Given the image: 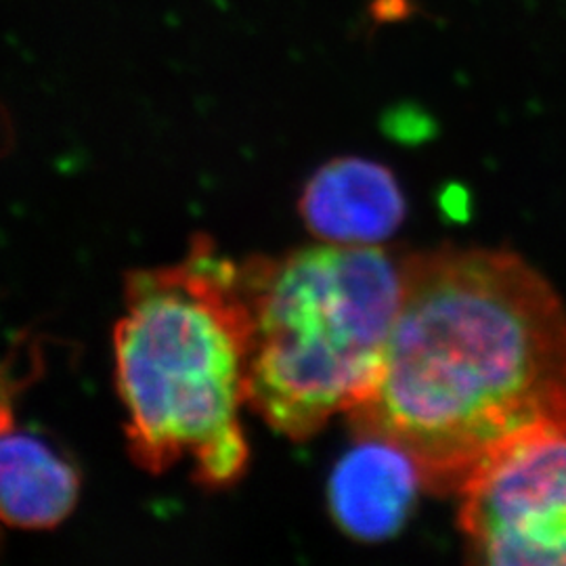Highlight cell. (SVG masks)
Segmentation results:
<instances>
[{
	"mask_svg": "<svg viewBox=\"0 0 566 566\" xmlns=\"http://www.w3.org/2000/svg\"><path fill=\"white\" fill-rule=\"evenodd\" d=\"M348 416L399 447L430 493H458L510 449L566 434V304L506 250L403 261L382 376Z\"/></svg>",
	"mask_w": 566,
	"mask_h": 566,
	"instance_id": "cell-1",
	"label": "cell"
},
{
	"mask_svg": "<svg viewBox=\"0 0 566 566\" xmlns=\"http://www.w3.org/2000/svg\"><path fill=\"white\" fill-rule=\"evenodd\" d=\"M252 313L242 264L208 235L181 261L124 280L114 327V380L137 468L158 476L189 465L203 491L238 485L250 465Z\"/></svg>",
	"mask_w": 566,
	"mask_h": 566,
	"instance_id": "cell-2",
	"label": "cell"
},
{
	"mask_svg": "<svg viewBox=\"0 0 566 566\" xmlns=\"http://www.w3.org/2000/svg\"><path fill=\"white\" fill-rule=\"evenodd\" d=\"M240 264L252 313L248 409L290 441H308L378 385L403 261L380 245L322 242Z\"/></svg>",
	"mask_w": 566,
	"mask_h": 566,
	"instance_id": "cell-3",
	"label": "cell"
},
{
	"mask_svg": "<svg viewBox=\"0 0 566 566\" xmlns=\"http://www.w3.org/2000/svg\"><path fill=\"white\" fill-rule=\"evenodd\" d=\"M470 563L566 565V434L510 449L460 491Z\"/></svg>",
	"mask_w": 566,
	"mask_h": 566,
	"instance_id": "cell-4",
	"label": "cell"
},
{
	"mask_svg": "<svg viewBox=\"0 0 566 566\" xmlns=\"http://www.w3.org/2000/svg\"><path fill=\"white\" fill-rule=\"evenodd\" d=\"M298 212L322 242L380 245L405 221V196L385 164L336 158L304 185Z\"/></svg>",
	"mask_w": 566,
	"mask_h": 566,
	"instance_id": "cell-5",
	"label": "cell"
},
{
	"mask_svg": "<svg viewBox=\"0 0 566 566\" xmlns=\"http://www.w3.org/2000/svg\"><path fill=\"white\" fill-rule=\"evenodd\" d=\"M418 489L420 472L399 447L357 439L327 485L334 521L355 539L380 542L403 526Z\"/></svg>",
	"mask_w": 566,
	"mask_h": 566,
	"instance_id": "cell-6",
	"label": "cell"
},
{
	"mask_svg": "<svg viewBox=\"0 0 566 566\" xmlns=\"http://www.w3.org/2000/svg\"><path fill=\"white\" fill-rule=\"evenodd\" d=\"M42 365L18 374L13 361H0V521L30 518L53 506L76 476L65 451L18 422V397Z\"/></svg>",
	"mask_w": 566,
	"mask_h": 566,
	"instance_id": "cell-7",
	"label": "cell"
},
{
	"mask_svg": "<svg viewBox=\"0 0 566 566\" xmlns=\"http://www.w3.org/2000/svg\"><path fill=\"white\" fill-rule=\"evenodd\" d=\"M405 13H407L405 0H376V4H374V15L380 20H399V18H403Z\"/></svg>",
	"mask_w": 566,
	"mask_h": 566,
	"instance_id": "cell-8",
	"label": "cell"
}]
</instances>
